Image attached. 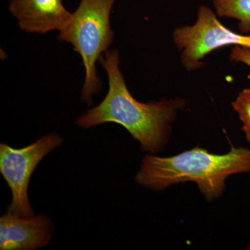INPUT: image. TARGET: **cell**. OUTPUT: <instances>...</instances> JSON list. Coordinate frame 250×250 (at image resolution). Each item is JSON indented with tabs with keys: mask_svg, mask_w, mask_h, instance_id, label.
<instances>
[{
	"mask_svg": "<svg viewBox=\"0 0 250 250\" xmlns=\"http://www.w3.org/2000/svg\"><path fill=\"white\" fill-rule=\"evenodd\" d=\"M99 62L106 70L108 93L98 106L82 115L77 124L83 129L116 123L123 126L145 151L156 154L164 147L171 131V124L177 113L185 106L179 98L143 103L130 93L121 69L119 52L106 51Z\"/></svg>",
	"mask_w": 250,
	"mask_h": 250,
	"instance_id": "1",
	"label": "cell"
},
{
	"mask_svg": "<svg viewBox=\"0 0 250 250\" xmlns=\"http://www.w3.org/2000/svg\"><path fill=\"white\" fill-rule=\"evenodd\" d=\"M243 172H250V148L232 147L220 155L196 147L170 157L146 155L135 180L154 190L195 182L207 200L211 201L222 195L229 176Z\"/></svg>",
	"mask_w": 250,
	"mask_h": 250,
	"instance_id": "2",
	"label": "cell"
},
{
	"mask_svg": "<svg viewBox=\"0 0 250 250\" xmlns=\"http://www.w3.org/2000/svg\"><path fill=\"white\" fill-rule=\"evenodd\" d=\"M116 1L81 0L68 22L59 31L58 40L71 44L82 57L85 68L82 99L88 105L93 104V95L101 88L95 65L114 40L110 16Z\"/></svg>",
	"mask_w": 250,
	"mask_h": 250,
	"instance_id": "3",
	"label": "cell"
},
{
	"mask_svg": "<svg viewBox=\"0 0 250 250\" xmlns=\"http://www.w3.org/2000/svg\"><path fill=\"white\" fill-rule=\"evenodd\" d=\"M217 16L210 8L202 5L194 24L176 28L172 33V40L180 52L181 62L187 71L205 66L202 61L215 49L228 46L250 48V34L231 31Z\"/></svg>",
	"mask_w": 250,
	"mask_h": 250,
	"instance_id": "4",
	"label": "cell"
},
{
	"mask_svg": "<svg viewBox=\"0 0 250 250\" xmlns=\"http://www.w3.org/2000/svg\"><path fill=\"white\" fill-rule=\"evenodd\" d=\"M62 143L59 135L50 134L20 149L0 144V172L12 193L8 212L25 218L35 215L28 196L31 176L45 156Z\"/></svg>",
	"mask_w": 250,
	"mask_h": 250,
	"instance_id": "5",
	"label": "cell"
},
{
	"mask_svg": "<svg viewBox=\"0 0 250 250\" xmlns=\"http://www.w3.org/2000/svg\"><path fill=\"white\" fill-rule=\"evenodd\" d=\"M46 215L22 218L7 212L0 218V250H34L49 244L54 233Z\"/></svg>",
	"mask_w": 250,
	"mask_h": 250,
	"instance_id": "6",
	"label": "cell"
},
{
	"mask_svg": "<svg viewBox=\"0 0 250 250\" xmlns=\"http://www.w3.org/2000/svg\"><path fill=\"white\" fill-rule=\"evenodd\" d=\"M10 12L28 33L61 31L71 17L62 0H9Z\"/></svg>",
	"mask_w": 250,
	"mask_h": 250,
	"instance_id": "7",
	"label": "cell"
},
{
	"mask_svg": "<svg viewBox=\"0 0 250 250\" xmlns=\"http://www.w3.org/2000/svg\"><path fill=\"white\" fill-rule=\"evenodd\" d=\"M213 5L218 17L236 20L241 34L250 35V0H213Z\"/></svg>",
	"mask_w": 250,
	"mask_h": 250,
	"instance_id": "8",
	"label": "cell"
},
{
	"mask_svg": "<svg viewBox=\"0 0 250 250\" xmlns=\"http://www.w3.org/2000/svg\"><path fill=\"white\" fill-rule=\"evenodd\" d=\"M233 109L242 123V130L250 143V88L242 90L231 103Z\"/></svg>",
	"mask_w": 250,
	"mask_h": 250,
	"instance_id": "9",
	"label": "cell"
},
{
	"mask_svg": "<svg viewBox=\"0 0 250 250\" xmlns=\"http://www.w3.org/2000/svg\"><path fill=\"white\" fill-rule=\"evenodd\" d=\"M229 59L231 62H240L250 67V48L235 46L231 49Z\"/></svg>",
	"mask_w": 250,
	"mask_h": 250,
	"instance_id": "10",
	"label": "cell"
}]
</instances>
